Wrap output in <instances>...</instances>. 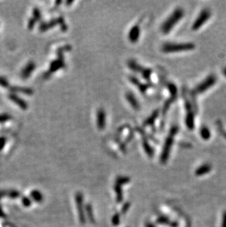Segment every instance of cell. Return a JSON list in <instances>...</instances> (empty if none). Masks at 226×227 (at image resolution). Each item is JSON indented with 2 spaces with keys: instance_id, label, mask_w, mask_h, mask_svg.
I'll return each instance as SVG.
<instances>
[{
  "instance_id": "d6986e66",
  "label": "cell",
  "mask_w": 226,
  "mask_h": 227,
  "mask_svg": "<svg viewBox=\"0 0 226 227\" xmlns=\"http://www.w3.org/2000/svg\"><path fill=\"white\" fill-rule=\"evenodd\" d=\"M200 135L204 139H208L210 138V132L208 129L206 127H203L200 130Z\"/></svg>"
},
{
  "instance_id": "8fae6325",
  "label": "cell",
  "mask_w": 226,
  "mask_h": 227,
  "mask_svg": "<svg viewBox=\"0 0 226 227\" xmlns=\"http://www.w3.org/2000/svg\"><path fill=\"white\" fill-rule=\"evenodd\" d=\"M63 66H64V62H63V58L59 59V60L54 61L51 64V67L50 69H49V71L50 72L56 71V70L63 68Z\"/></svg>"
},
{
  "instance_id": "e0dca14e",
  "label": "cell",
  "mask_w": 226,
  "mask_h": 227,
  "mask_svg": "<svg viewBox=\"0 0 226 227\" xmlns=\"http://www.w3.org/2000/svg\"><path fill=\"white\" fill-rule=\"evenodd\" d=\"M158 114H159V112L157 111V110H156V111H155V112H153L152 115H151L150 116V117H149L148 119L145 121V125H151V124H152L154 122L155 120H156L157 116H158Z\"/></svg>"
},
{
  "instance_id": "30bf717a",
  "label": "cell",
  "mask_w": 226,
  "mask_h": 227,
  "mask_svg": "<svg viewBox=\"0 0 226 227\" xmlns=\"http://www.w3.org/2000/svg\"><path fill=\"white\" fill-rule=\"evenodd\" d=\"M212 170V167L208 164H204V165H200L198 169L195 171V175L196 176H202V175L206 174L209 173Z\"/></svg>"
},
{
  "instance_id": "ffe728a7",
  "label": "cell",
  "mask_w": 226,
  "mask_h": 227,
  "mask_svg": "<svg viewBox=\"0 0 226 227\" xmlns=\"http://www.w3.org/2000/svg\"><path fill=\"white\" fill-rule=\"evenodd\" d=\"M130 179L128 178V177L126 176H119L118 177V179H117L116 180V183H118V184H119L121 185V184H126V183H128L129 182Z\"/></svg>"
},
{
  "instance_id": "cb8c5ba5",
  "label": "cell",
  "mask_w": 226,
  "mask_h": 227,
  "mask_svg": "<svg viewBox=\"0 0 226 227\" xmlns=\"http://www.w3.org/2000/svg\"><path fill=\"white\" fill-rule=\"evenodd\" d=\"M221 227H226V211L224 212L223 215V220H222Z\"/></svg>"
},
{
  "instance_id": "8992f818",
  "label": "cell",
  "mask_w": 226,
  "mask_h": 227,
  "mask_svg": "<svg viewBox=\"0 0 226 227\" xmlns=\"http://www.w3.org/2000/svg\"><path fill=\"white\" fill-rule=\"evenodd\" d=\"M76 201L77 205V208L79 209V221L82 224H84L85 221V215L83 212V207H82V195L80 193L76 194Z\"/></svg>"
},
{
  "instance_id": "52a82bcc",
  "label": "cell",
  "mask_w": 226,
  "mask_h": 227,
  "mask_svg": "<svg viewBox=\"0 0 226 227\" xmlns=\"http://www.w3.org/2000/svg\"><path fill=\"white\" fill-rule=\"evenodd\" d=\"M106 124V116L103 109H100L97 112V126L100 129H103Z\"/></svg>"
},
{
  "instance_id": "3957f363",
  "label": "cell",
  "mask_w": 226,
  "mask_h": 227,
  "mask_svg": "<svg viewBox=\"0 0 226 227\" xmlns=\"http://www.w3.org/2000/svg\"><path fill=\"white\" fill-rule=\"evenodd\" d=\"M194 49L195 45L192 43H168L162 46V50L164 52H176V51H189Z\"/></svg>"
},
{
  "instance_id": "6da1fadb",
  "label": "cell",
  "mask_w": 226,
  "mask_h": 227,
  "mask_svg": "<svg viewBox=\"0 0 226 227\" xmlns=\"http://www.w3.org/2000/svg\"><path fill=\"white\" fill-rule=\"evenodd\" d=\"M184 14V10L181 8H177L173 11L170 16L168 17L167 19L163 23L162 25V31L164 33H168L178 23L181 19Z\"/></svg>"
},
{
  "instance_id": "7c38bea8",
  "label": "cell",
  "mask_w": 226,
  "mask_h": 227,
  "mask_svg": "<svg viewBox=\"0 0 226 227\" xmlns=\"http://www.w3.org/2000/svg\"><path fill=\"white\" fill-rule=\"evenodd\" d=\"M35 67V65L34 63H30L27 66H26V68H24V71H22V77L24 78H27L30 75V74L32 73V71L34 70V68Z\"/></svg>"
},
{
  "instance_id": "44dd1931",
  "label": "cell",
  "mask_w": 226,
  "mask_h": 227,
  "mask_svg": "<svg viewBox=\"0 0 226 227\" xmlns=\"http://www.w3.org/2000/svg\"><path fill=\"white\" fill-rule=\"evenodd\" d=\"M120 214L119 213H116L113 215L112 219V223L114 226H118L120 223Z\"/></svg>"
},
{
  "instance_id": "ac0fdd59",
  "label": "cell",
  "mask_w": 226,
  "mask_h": 227,
  "mask_svg": "<svg viewBox=\"0 0 226 227\" xmlns=\"http://www.w3.org/2000/svg\"><path fill=\"white\" fill-rule=\"evenodd\" d=\"M143 146H144V148L147 154L151 157L153 155V149L151 148L150 145L148 144V143L146 140H144V142H143Z\"/></svg>"
},
{
  "instance_id": "9c48e42d",
  "label": "cell",
  "mask_w": 226,
  "mask_h": 227,
  "mask_svg": "<svg viewBox=\"0 0 226 227\" xmlns=\"http://www.w3.org/2000/svg\"><path fill=\"white\" fill-rule=\"evenodd\" d=\"M126 99H127L128 102H129V104L132 106V107L136 109V110H138L139 108V104L137 102V100L136 99L135 96H134V94L132 93L128 92L126 95Z\"/></svg>"
},
{
  "instance_id": "f1b7e54d",
  "label": "cell",
  "mask_w": 226,
  "mask_h": 227,
  "mask_svg": "<svg viewBox=\"0 0 226 227\" xmlns=\"http://www.w3.org/2000/svg\"><path fill=\"white\" fill-rule=\"evenodd\" d=\"M145 227H155V226L150 224V223H148V224H146V225H145Z\"/></svg>"
},
{
  "instance_id": "2e32d148",
  "label": "cell",
  "mask_w": 226,
  "mask_h": 227,
  "mask_svg": "<svg viewBox=\"0 0 226 227\" xmlns=\"http://www.w3.org/2000/svg\"><path fill=\"white\" fill-rule=\"evenodd\" d=\"M130 80H131L132 83H134L135 85H137V87H139V89L140 90V91H142V92H145V90L147 89V86L145 85H143V84H141L140 83H139V81L138 79H137V78L134 77L133 76H131V77H129Z\"/></svg>"
},
{
  "instance_id": "9a60e30c",
  "label": "cell",
  "mask_w": 226,
  "mask_h": 227,
  "mask_svg": "<svg viewBox=\"0 0 226 227\" xmlns=\"http://www.w3.org/2000/svg\"><path fill=\"white\" fill-rule=\"evenodd\" d=\"M115 191L117 195V202H118V203H120L123 200L121 185L118 184V183H116L115 185Z\"/></svg>"
},
{
  "instance_id": "83f0119b",
  "label": "cell",
  "mask_w": 226,
  "mask_h": 227,
  "mask_svg": "<svg viewBox=\"0 0 226 227\" xmlns=\"http://www.w3.org/2000/svg\"><path fill=\"white\" fill-rule=\"evenodd\" d=\"M4 144H5V140L3 138H1L0 139V148L2 147Z\"/></svg>"
},
{
  "instance_id": "7402d4cb",
  "label": "cell",
  "mask_w": 226,
  "mask_h": 227,
  "mask_svg": "<svg viewBox=\"0 0 226 227\" xmlns=\"http://www.w3.org/2000/svg\"><path fill=\"white\" fill-rule=\"evenodd\" d=\"M87 213L88 215H89V218H91V220H93V213H92V209L91 205H87Z\"/></svg>"
},
{
  "instance_id": "484cf974",
  "label": "cell",
  "mask_w": 226,
  "mask_h": 227,
  "mask_svg": "<svg viewBox=\"0 0 226 227\" xmlns=\"http://www.w3.org/2000/svg\"><path fill=\"white\" fill-rule=\"evenodd\" d=\"M10 119V117L8 116L7 115H1L0 116V122H2V121H5L7 120H8Z\"/></svg>"
},
{
  "instance_id": "5b68a950",
  "label": "cell",
  "mask_w": 226,
  "mask_h": 227,
  "mask_svg": "<svg viewBox=\"0 0 226 227\" xmlns=\"http://www.w3.org/2000/svg\"><path fill=\"white\" fill-rule=\"evenodd\" d=\"M216 83V78L214 76H211V77H208L207 79H206L202 83H200V85H198L195 88V92L196 93H203L204 91H206V90H208L209 87H211L212 85H214V83Z\"/></svg>"
},
{
  "instance_id": "4fadbf2b",
  "label": "cell",
  "mask_w": 226,
  "mask_h": 227,
  "mask_svg": "<svg viewBox=\"0 0 226 227\" xmlns=\"http://www.w3.org/2000/svg\"><path fill=\"white\" fill-rule=\"evenodd\" d=\"M10 99H12V101H13L15 103H16L18 105L20 106L22 109L27 108V104H26L25 102H24L22 99L18 98V97L16 96L15 94H11L10 96Z\"/></svg>"
},
{
  "instance_id": "5bb4252c",
  "label": "cell",
  "mask_w": 226,
  "mask_h": 227,
  "mask_svg": "<svg viewBox=\"0 0 226 227\" xmlns=\"http://www.w3.org/2000/svg\"><path fill=\"white\" fill-rule=\"evenodd\" d=\"M157 222H158L159 224L170 225V226H173V227L177 226V224H176V223L170 222L169 218L167 217H164V216H162V217H159V218L157 219Z\"/></svg>"
},
{
  "instance_id": "277c9868",
  "label": "cell",
  "mask_w": 226,
  "mask_h": 227,
  "mask_svg": "<svg viewBox=\"0 0 226 227\" xmlns=\"http://www.w3.org/2000/svg\"><path fill=\"white\" fill-rule=\"evenodd\" d=\"M211 16V12L208 9H204L200 13V14L198 15V18H196V20L193 23L192 28L193 30H198L199 28H200L204 24L206 23L207 21L209 19Z\"/></svg>"
},
{
  "instance_id": "603a6c76",
  "label": "cell",
  "mask_w": 226,
  "mask_h": 227,
  "mask_svg": "<svg viewBox=\"0 0 226 227\" xmlns=\"http://www.w3.org/2000/svg\"><path fill=\"white\" fill-rule=\"evenodd\" d=\"M34 16H35V20H37V21L39 19L40 16H41V13H40V11L37 8H35V10H34Z\"/></svg>"
},
{
  "instance_id": "d4e9b609",
  "label": "cell",
  "mask_w": 226,
  "mask_h": 227,
  "mask_svg": "<svg viewBox=\"0 0 226 227\" xmlns=\"http://www.w3.org/2000/svg\"><path fill=\"white\" fill-rule=\"evenodd\" d=\"M7 85H8V83H7L6 79H4V78H0V85L3 87H6Z\"/></svg>"
},
{
  "instance_id": "ba28073f",
  "label": "cell",
  "mask_w": 226,
  "mask_h": 227,
  "mask_svg": "<svg viewBox=\"0 0 226 227\" xmlns=\"http://www.w3.org/2000/svg\"><path fill=\"white\" fill-rule=\"evenodd\" d=\"M140 29L138 25L134 26L129 32V39L131 42H136L138 40Z\"/></svg>"
},
{
  "instance_id": "4316f807",
  "label": "cell",
  "mask_w": 226,
  "mask_h": 227,
  "mask_svg": "<svg viewBox=\"0 0 226 227\" xmlns=\"http://www.w3.org/2000/svg\"><path fill=\"white\" fill-rule=\"evenodd\" d=\"M129 204H127V205H124V207H123V209H122V213H123V214L126 213V212L127 211V209H129Z\"/></svg>"
},
{
  "instance_id": "7a4b0ae2",
  "label": "cell",
  "mask_w": 226,
  "mask_h": 227,
  "mask_svg": "<svg viewBox=\"0 0 226 227\" xmlns=\"http://www.w3.org/2000/svg\"><path fill=\"white\" fill-rule=\"evenodd\" d=\"M177 132L178 129L175 126L172 127L171 129H170L169 135H168L167 138L165 140V143H164L163 150H162V155H161V162L162 163H166L167 161L168 157H169L170 155V149H171L172 145L173 144L174 138H175V135L177 133Z\"/></svg>"
}]
</instances>
